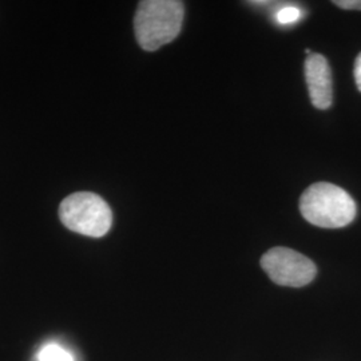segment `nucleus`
<instances>
[{
	"label": "nucleus",
	"instance_id": "nucleus-2",
	"mask_svg": "<svg viewBox=\"0 0 361 361\" xmlns=\"http://www.w3.org/2000/svg\"><path fill=\"white\" fill-rule=\"evenodd\" d=\"M300 212L314 226L338 229L355 219L357 207L344 189L334 183L319 182L310 186L301 195Z\"/></svg>",
	"mask_w": 361,
	"mask_h": 361
},
{
	"label": "nucleus",
	"instance_id": "nucleus-7",
	"mask_svg": "<svg viewBox=\"0 0 361 361\" xmlns=\"http://www.w3.org/2000/svg\"><path fill=\"white\" fill-rule=\"evenodd\" d=\"M304 13L296 7V6H284L281 8L277 10V13L274 15L276 22L281 26H289V25H295L301 18Z\"/></svg>",
	"mask_w": 361,
	"mask_h": 361
},
{
	"label": "nucleus",
	"instance_id": "nucleus-5",
	"mask_svg": "<svg viewBox=\"0 0 361 361\" xmlns=\"http://www.w3.org/2000/svg\"><path fill=\"white\" fill-rule=\"evenodd\" d=\"M305 79L310 101L319 110H326L334 101L332 71L322 54H310L305 61Z\"/></svg>",
	"mask_w": 361,
	"mask_h": 361
},
{
	"label": "nucleus",
	"instance_id": "nucleus-3",
	"mask_svg": "<svg viewBox=\"0 0 361 361\" xmlns=\"http://www.w3.org/2000/svg\"><path fill=\"white\" fill-rule=\"evenodd\" d=\"M59 219L71 232L99 238L111 229L113 212L98 194L78 192L61 202Z\"/></svg>",
	"mask_w": 361,
	"mask_h": 361
},
{
	"label": "nucleus",
	"instance_id": "nucleus-4",
	"mask_svg": "<svg viewBox=\"0 0 361 361\" xmlns=\"http://www.w3.org/2000/svg\"><path fill=\"white\" fill-rule=\"evenodd\" d=\"M261 267L273 283L281 286L301 288L310 284L317 268L314 262L289 247H273L261 257Z\"/></svg>",
	"mask_w": 361,
	"mask_h": 361
},
{
	"label": "nucleus",
	"instance_id": "nucleus-1",
	"mask_svg": "<svg viewBox=\"0 0 361 361\" xmlns=\"http://www.w3.org/2000/svg\"><path fill=\"white\" fill-rule=\"evenodd\" d=\"M185 7L178 0H143L134 16V31L145 51H157L180 35Z\"/></svg>",
	"mask_w": 361,
	"mask_h": 361
},
{
	"label": "nucleus",
	"instance_id": "nucleus-8",
	"mask_svg": "<svg viewBox=\"0 0 361 361\" xmlns=\"http://www.w3.org/2000/svg\"><path fill=\"white\" fill-rule=\"evenodd\" d=\"M334 4L344 10H360L361 0H335Z\"/></svg>",
	"mask_w": 361,
	"mask_h": 361
},
{
	"label": "nucleus",
	"instance_id": "nucleus-9",
	"mask_svg": "<svg viewBox=\"0 0 361 361\" xmlns=\"http://www.w3.org/2000/svg\"><path fill=\"white\" fill-rule=\"evenodd\" d=\"M353 74H355V80H356L357 89H359V91H361V52L357 55V58H356Z\"/></svg>",
	"mask_w": 361,
	"mask_h": 361
},
{
	"label": "nucleus",
	"instance_id": "nucleus-6",
	"mask_svg": "<svg viewBox=\"0 0 361 361\" xmlns=\"http://www.w3.org/2000/svg\"><path fill=\"white\" fill-rule=\"evenodd\" d=\"M39 361H74V357L61 345L49 344L40 349Z\"/></svg>",
	"mask_w": 361,
	"mask_h": 361
}]
</instances>
